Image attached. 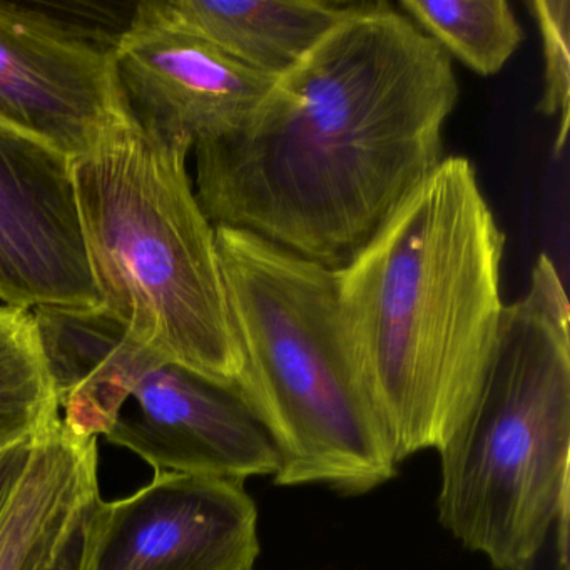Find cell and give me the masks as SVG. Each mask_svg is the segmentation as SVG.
<instances>
[{"instance_id": "6da1fadb", "label": "cell", "mask_w": 570, "mask_h": 570, "mask_svg": "<svg viewBox=\"0 0 570 570\" xmlns=\"http://www.w3.org/2000/svg\"><path fill=\"white\" fill-rule=\"evenodd\" d=\"M456 101L450 56L400 9L366 2L238 129L195 145L196 198L215 228L338 272L445 159Z\"/></svg>"}, {"instance_id": "7a4b0ae2", "label": "cell", "mask_w": 570, "mask_h": 570, "mask_svg": "<svg viewBox=\"0 0 570 570\" xmlns=\"http://www.w3.org/2000/svg\"><path fill=\"white\" fill-rule=\"evenodd\" d=\"M503 248L472 163L449 156L335 272L350 366L399 463L439 452L479 392Z\"/></svg>"}, {"instance_id": "3957f363", "label": "cell", "mask_w": 570, "mask_h": 570, "mask_svg": "<svg viewBox=\"0 0 570 570\" xmlns=\"http://www.w3.org/2000/svg\"><path fill=\"white\" fill-rule=\"evenodd\" d=\"M570 309L540 255L525 295L503 305L472 405L440 446L439 522L497 570H532L557 530L569 567Z\"/></svg>"}, {"instance_id": "277c9868", "label": "cell", "mask_w": 570, "mask_h": 570, "mask_svg": "<svg viewBox=\"0 0 570 570\" xmlns=\"http://www.w3.org/2000/svg\"><path fill=\"white\" fill-rule=\"evenodd\" d=\"M245 356L236 390L278 453L275 483L360 495L399 462L346 355L336 273L242 229L216 228Z\"/></svg>"}, {"instance_id": "5b68a950", "label": "cell", "mask_w": 570, "mask_h": 570, "mask_svg": "<svg viewBox=\"0 0 570 570\" xmlns=\"http://www.w3.org/2000/svg\"><path fill=\"white\" fill-rule=\"evenodd\" d=\"M193 146L131 118L75 159L82 223L105 308L153 352L236 386L245 356L216 228L188 175Z\"/></svg>"}, {"instance_id": "8992f818", "label": "cell", "mask_w": 570, "mask_h": 570, "mask_svg": "<svg viewBox=\"0 0 570 570\" xmlns=\"http://www.w3.org/2000/svg\"><path fill=\"white\" fill-rule=\"evenodd\" d=\"M32 313L62 423L76 435H102L155 473L246 482L278 472L275 445L236 386L136 342L105 306Z\"/></svg>"}, {"instance_id": "52a82bcc", "label": "cell", "mask_w": 570, "mask_h": 570, "mask_svg": "<svg viewBox=\"0 0 570 570\" xmlns=\"http://www.w3.org/2000/svg\"><path fill=\"white\" fill-rule=\"evenodd\" d=\"M111 46L29 6L0 2V126L71 159L128 118Z\"/></svg>"}, {"instance_id": "ba28073f", "label": "cell", "mask_w": 570, "mask_h": 570, "mask_svg": "<svg viewBox=\"0 0 570 570\" xmlns=\"http://www.w3.org/2000/svg\"><path fill=\"white\" fill-rule=\"evenodd\" d=\"M0 299L9 308L105 305L75 159L0 126Z\"/></svg>"}, {"instance_id": "9c48e42d", "label": "cell", "mask_w": 570, "mask_h": 570, "mask_svg": "<svg viewBox=\"0 0 570 570\" xmlns=\"http://www.w3.org/2000/svg\"><path fill=\"white\" fill-rule=\"evenodd\" d=\"M258 509L245 482L155 473L125 499H99L85 570H253Z\"/></svg>"}, {"instance_id": "30bf717a", "label": "cell", "mask_w": 570, "mask_h": 570, "mask_svg": "<svg viewBox=\"0 0 570 570\" xmlns=\"http://www.w3.org/2000/svg\"><path fill=\"white\" fill-rule=\"evenodd\" d=\"M129 118L148 135L195 145L238 129L276 78L235 61L139 2L112 49Z\"/></svg>"}, {"instance_id": "8fae6325", "label": "cell", "mask_w": 570, "mask_h": 570, "mask_svg": "<svg viewBox=\"0 0 570 570\" xmlns=\"http://www.w3.org/2000/svg\"><path fill=\"white\" fill-rule=\"evenodd\" d=\"M179 28L262 75L279 78L365 8L346 0H158Z\"/></svg>"}, {"instance_id": "7c38bea8", "label": "cell", "mask_w": 570, "mask_h": 570, "mask_svg": "<svg viewBox=\"0 0 570 570\" xmlns=\"http://www.w3.org/2000/svg\"><path fill=\"white\" fill-rule=\"evenodd\" d=\"M95 492L98 439H82L61 422L36 443L0 523V570H46L72 517Z\"/></svg>"}, {"instance_id": "4fadbf2b", "label": "cell", "mask_w": 570, "mask_h": 570, "mask_svg": "<svg viewBox=\"0 0 570 570\" xmlns=\"http://www.w3.org/2000/svg\"><path fill=\"white\" fill-rule=\"evenodd\" d=\"M62 422L31 309L0 312V452L35 442Z\"/></svg>"}, {"instance_id": "5bb4252c", "label": "cell", "mask_w": 570, "mask_h": 570, "mask_svg": "<svg viewBox=\"0 0 570 570\" xmlns=\"http://www.w3.org/2000/svg\"><path fill=\"white\" fill-rule=\"evenodd\" d=\"M399 9L446 55L480 76L502 71L523 41L505 0H403Z\"/></svg>"}, {"instance_id": "9a60e30c", "label": "cell", "mask_w": 570, "mask_h": 570, "mask_svg": "<svg viewBox=\"0 0 570 570\" xmlns=\"http://www.w3.org/2000/svg\"><path fill=\"white\" fill-rule=\"evenodd\" d=\"M543 51V91L537 111L557 119L553 151L559 156L566 146L570 112V2L535 0L530 4Z\"/></svg>"}, {"instance_id": "2e32d148", "label": "cell", "mask_w": 570, "mask_h": 570, "mask_svg": "<svg viewBox=\"0 0 570 570\" xmlns=\"http://www.w3.org/2000/svg\"><path fill=\"white\" fill-rule=\"evenodd\" d=\"M96 505L92 500L82 503L72 517L55 557L46 570H85L95 535Z\"/></svg>"}, {"instance_id": "e0dca14e", "label": "cell", "mask_w": 570, "mask_h": 570, "mask_svg": "<svg viewBox=\"0 0 570 570\" xmlns=\"http://www.w3.org/2000/svg\"><path fill=\"white\" fill-rule=\"evenodd\" d=\"M36 443L38 440L22 442L0 452V523L4 520L6 512L28 472Z\"/></svg>"}, {"instance_id": "ac0fdd59", "label": "cell", "mask_w": 570, "mask_h": 570, "mask_svg": "<svg viewBox=\"0 0 570 570\" xmlns=\"http://www.w3.org/2000/svg\"><path fill=\"white\" fill-rule=\"evenodd\" d=\"M560 570H570V566L569 567H560Z\"/></svg>"}, {"instance_id": "d6986e66", "label": "cell", "mask_w": 570, "mask_h": 570, "mask_svg": "<svg viewBox=\"0 0 570 570\" xmlns=\"http://www.w3.org/2000/svg\"><path fill=\"white\" fill-rule=\"evenodd\" d=\"M2 309H4V306H0V312H2Z\"/></svg>"}]
</instances>
